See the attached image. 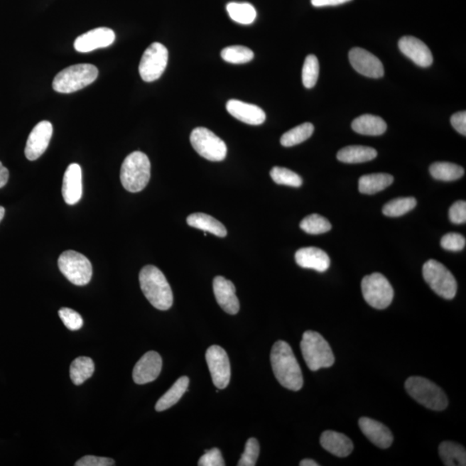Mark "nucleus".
<instances>
[{
    "mask_svg": "<svg viewBox=\"0 0 466 466\" xmlns=\"http://www.w3.org/2000/svg\"><path fill=\"white\" fill-rule=\"evenodd\" d=\"M271 362L276 379L283 387L293 391H298L303 388V372L287 342L278 340L273 345Z\"/></svg>",
    "mask_w": 466,
    "mask_h": 466,
    "instance_id": "obj_1",
    "label": "nucleus"
},
{
    "mask_svg": "<svg viewBox=\"0 0 466 466\" xmlns=\"http://www.w3.org/2000/svg\"><path fill=\"white\" fill-rule=\"evenodd\" d=\"M140 287L152 306L166 311L173 305V292L166 276L153 265L144 266L139 274Z\"/></svg>",
    "mask_w": 466,
    "mask_h": 466,
    "instance_id": "obj_2",
    "label": "nucleus"
},
{
    "mask_svg": "<svg viewBox=\"0 0 466 466\" xmlns=\"http://www.w3.org/2000/svg\"><path fill=\"white\" fill-rule=\"evenodd\" d=\"M151 162L141 151H134L124 159L120 170V180L124 190L139 193L146 188L151 179Z\"/></svg>",
    "mask_w": 466,
    "mask_h": 466,
    "instance_id": "obj_3",
    "label": "nucleus"
},
{
    "mask_svg": "<svg viewBox=\"0 0 466 466\" xmlns=\"http://www.w3.org/2000/svg\"><path fill=\"white\" fill-rule=\"evenodd\" d=\"M300 350L305 362L312 372L331 367L335 362L330 345L319 332H305L300 342Z\"/></svg>",
    "mask_w": 466,
    "mask_h": 466,
    "instance_id": "obj_4",
    "label": "nucleus"
},
{
    "mask_svg": "<svg viewBox=\"0 0 466 466\" xmlns=\"http://www.w3.org/2000/svg\"><path fill=\"white\" fill-rule=\"evenodd\" d=\"M405 389L413 400L431 411H442L448 408L447 395L438 385L425 377H409L406 381Z\"/></svg>",
    "mask_w": 466,
    "mask_h": 466,
    "instance_id": "obj_5",
    "label": "nucleus"
},
{
    "mask_svg": "<svg viewBox=\"0 0 466 466\" xmlns=\"http://www.w3.org/2000/svg\"><path fill=\"white\" fill-rule=\"evenodd\" d=\"M98 75V68L94 65L76 64L59 72L55 75L52 87L60 94H71L94 82Z\"/></svg>",
    "mask_w": 466,
    "mask_h": 466,
    "instance_id": "obj_6",
    "label": "nucleus"
},
{
    "mask_svg": "<svg viewBox=\"0 0 466 466\" xmlns=\"http://www.w3.org/2000/svg\"><path fill=\"white\" fill-rule=\"evenodd\" d=\"M423 277L430 288L442 298L452 300L457 294L455 277L445 265L436 260H428L423 265Z\"/></svg>",
    "mask_w": 466,
    "mask_h": 466,
    "instance_id": "obj_7",
    "label": "nucleus"
},
{
    "mask_svg": "<svg viewBox=\"0 0 466 466\" xmlns=\"http://www.w3.org/2000/svg\"><path fill=\"white\" fill-rule=\"evenodd\" d=\"M58 267L63 275L77 286H84L92 279V264L82 253L64 251L58 259Z\"/></svg>",
    "mask_w": 466,
    "mask_h": 466,
    "instance_id": "obj_8",
    "label": "nucleus"
},
{
    "mask_svg": "<svg viewBox=\"0 0 466 466\" xmlns=\"http://www.w3.org/2000/svg\"><path fill=\"white\" fill-rule=\"evenodd\" d=\"M361 288L364 298L369 306L381 310L391 304L394 289L386 277L381 273H373L364 276Z\"/></svg>",
    "mask_w": 466,
    "mask_h": 466,
    "instance_id": "obj_9",
    "label": "nucleus"
},
{
    "mask_svg": "<svg viewBox=\"0 0 466 466\" xmlns=\"http://www.w3.org/2000/svg\"><path fill=\"white\" fill-rule=\"evenodd\" d=\"M190 142L197 153L208 161L221 162L227 158L226 143L207 128H195L191 132Z\"/></svg>",
    "mask_w": 466,
    "mask_h": 466,
    "instance_id": "obj_10",
    "label": "nucleus"
},
{
    "mask_svg": "<svg viewBox=\"0 0 466 466\" xmlns=\"http://www.w3.org/2000/svg\"><path fill=\"white\" fill-rule=\"evenodd\" d=\"M168 61L167 48L160 43H154L148 47L139 64V74L146 82H155L166 71Z\"/></svg>",
    "mask_w": 466,
    "mask_h": 466,
    "instance_id": "obj_11",
    "label": "nucleus"
},
{
    "mask_svg": "<svg viewBox=\"0 0 466 466\" xmlns=\"http://www.w3.org/2000/svg\"><path fill=\"white\" fill-rule=\"evenodd\" d=\"M206 360L212 383L220 389H226L231 380V364L227 352L220 345H212L206 352Z\"/></svg>",
    "mask_w": 466,
    "mask_h": 466,
    "instance_id": "obj_12",
    "label": "nucleus"
},
{
    "mask_svg": "<svg viewBox=\"0 0 466 466\" xmlns=\"http://www.w3.org/2000/svg\"><path fill=\"white\" fill-rule=\"evenodd\" d=\"M349 60L354 70L367 77L379 79L383 77V63L376 55L361 48H354L349 52Z\"/></svg>",
    "mask_w": 466,
    "mask_h": 466,
    "instance_id": "obj_13",
    "label": "nucleus"
},
{
    "mask_svg": "<svg viewBox=\"0 0 466 466\" xmlns=\"http://www.w3.org/2000/svg\"><path fill=\"white\" fill-rule=\"evenodd\" d=\"M53 134V126L43 120L31 131L28 138L25 153L28 160L35 161L46 151Z\"/></svg>",
    "mask_w": 466,
    "mask_h": 466,
    "instance_id": "obj_14",
    "label": "nucleus"
},
{
    "mask_svg": "<svg viewBox=\"0 0 466 466\" xmlns=\"http://www.w3.org/2000/svg\"><path fill=\"white\" fill-rule=\"evenodd\" d=\"M114 31L110 28L100 27L80 35L75 42V49L80 53H88L109 47L115 41Z\"/></svg>",
    "mask_w": 466,
    "mask_h": 466,
    "instance_id": "obj_15",
    "label": "nucleus"
},
{
    "mask_svg": "<svg viewBox=\"0 0 466 466\" xmlns=\"http://www.w3.org/2000/svg\"><path fill=\"white\" fill-rule=\"evenodd\" d=\"M163 359L158 352H148L136 364L134 380L136 384H146L158 379L162 372Z\"/></svg>",
    "mask_w": 466,
    "mask_h": 466,
    "instance_id": "obj_16",
    "label": "nucleus"
},
{
    "mask_svg": "<svg viewBox=\"0 0 466 466\" xmlns=\"http://www.w3.org/2000/svg\"><path fill=\"white\" fill-rule=\"evenodd\" d=\"M214 292L217 303L229 315H234L239 311V300L236 296V288L231 281L223 276L214 279Z\"/></svg>",
    "mask_w": 466,
    "mask_h": 466,
    "instance_id": "obj_17",
    "label": "nucleus"
},
{
    "mask_svg": "<svg viewBox=\"0 0 466 466\" xmlns=\"http://www.w3.org/2000/svg\"><path fill=\"white\" fill-rule=\"evenodd\" d=\"M399 46L401 53L412 60L416 65L423 67L432 65L433 58L431 50L420 39L403 37L399 40Z\"/></svg>",
    "mask_w": 466,
    "mask_h": 466,
    "instance_id": "obj_18",
    "label": "nucleus"
},
{
    "mask_svg": "<svg viewBox=\"0 0 466 466\" xmlns=\"http://www.w3.org/2000/svg\"><path fill=\"white\" fill-rule=\"evenodd\" d=\"M359 426L364 436L377 448L387 449L392 445L394 436L391 430L379 421L362 417L359 421Z\"/></svg>",
    "mask_w": 466,
    "mask_h": 466,
    "instance_id": "obj_19",
    "label": "nucleus"
},
{
    "mask_svg": "<svg viewBox=\"0 0 466 466\" xmlns=\"http://www.w3.org/2000/svg\"><path fill=\"white\" fill-rule=\"evenodd\" d=\"M227 110L239 121L251 124V126H259V124H264L266 119V114L262 108L238 99L229 100L227 103Z\"/></svg>",
    "mask_w": 466,
    "mask_h": 466,
    "instance_id": "obj_20",
    "label": "nucleus"
},
{
    "mask_svg": "<svg viewBox=\"0 0 466 466\" xmlns=\"http://www.w3.org/2000/svg\"><path fill=\"white\" fill-rule=\"evenodd\" d=\"M63 196L67 205L77 204L82 196V168L77 163H71L64 174Z\"/></svg>",
    "mask_w": 466,
    "mask_h": 466,
    "instance_id": "obj_21",
    "label": "nucleus"
},
{
    "mask_svg": "<svg viewBox=\"0 0 466 466\" xmlns=\"http://www.w3.org/2000/svg\"><path fill=\"white\" fill-rule=\"evenodd\" d=\"M296 262L300 267L325 272L330 267L329 256L321 249L316 247L301 248L296 253Z\"/></svg>",
    "mask_w": 466,
    "mask_h": 466,
    "instance_id": "obj_22",
    "label": "nucleus"
},
{
    "mask_svg": "<svg viewBox=\"0 0 466 466\" xmlns=\"http://www.w3.org/2000/svg\"><path fill=\"white\" fill-rule=\"evenodd\" d=\"M320 441L325 451L339 457H347L353 451L352 441L343 433L327 430L323 433Z\"/></svg>",
    "mask_w": 466,
    "mask_h": 466,
    "instance_id": "obj_23",
    "label": "nucleus"
},
{
    "mask_svg": "<svg viewBox=\"0 0 466 466\" xmlns=\"http://www.w3.org/2000/svg\"><path fill=\"white\" fill-rule=\"evenodd\" d=\"M352 130L367 136H379L387 130V124L379 116L364 114L353 120Z\"/></svg>",
    "mask_w": 466,
    "mask_h": 466,
    "instance_id": "obj_24",
    "label": "nucleus"
},
{
    "mask_svg": "<svg viewBox=\"0 0 466 466\" xmlns=\"http://www.w3.org/2000/svg\"><path fill=\"white\" fill-rule=\"evenodd\" d=\"M187 223L191 227L210 232L220 238H224L227 235V228L222 223L215 219L214 217L202 214V212H195V214L188 216Z\"/></svg>",
    "mask_w": 466,
    "mask_h": 466,
    "instance_id": "obj_25",
    "label": "nucleus"
},
{
    "mask_svg": "<svg viewBox=\"0 0 466 466\" xmlns=\"http://www.w3.org/2000/svg\"><path fill=\"white\" fill-rule=\"evenodd\" d=\"M376 156L377 152L375 148L352 146L341 148L337 152V158L345 163H362L375 159Z\"/></svg>",
    "mask_w": 466,
    "mask_h": 466,
    "instance_id": "obj_26",
    "label": "nucleus"
},
{
    "mask_svg": "<svg viewBox=\"0 0 466 466\" xmlns=\"http://www.w3.org/2000/svg\"><path fill=\"white\" fill-rule=\"evenodd\" d=\"M190 385V379L188 376H182L175 381L173 386L161 397L156 404V411L162 412L173 407L182 399L185 392L188 391Z\"/></svg>",
    "mask_w": 466,
    "mask_h": 466,
    "instance_id": "obj_27",
    "label": "nucleus"
},
{
    "mask_svg": "<svg viewBox=\"0 0 466 466\" xmlns=\"http://www.w3.org/2000/svg\"><path fill=\"white\" fill-rule=\"evenodd\" d=\"M393 182V176L384 173L363 175L359 180V190L362 194L374 195L391 186Z\"/></svg>",
    "mask_w": 466,
    "mask_h": 466,
    "instance_id": "obj_28",
    "label": "nucleus"
},
{
    "mask_svg": "<svg viewBox=\"0 0 466 466\" xmlns=\"http://www.w3.org/2000/svg\"><path fill=\"white\" fill-rule=\"evenodd\" d=\"M440 457L447 466L466 465V451L463 445L452 441H444L440 445Z\"/></svg>",
    "mask_w": 466,
    "mask_h": 466,
    "instance_id": "obj_29",
    "label": "nucleus"
},
{
    "mask_svg": "<svg viewBox=\"0 0 466 466\" xmlns=\"http://www.w3.org/2000/svg\"><path fill=\"white\" fill-rule=\"evenodd\" d=\"M94 363L90 357H79L71 364L70 379L75 385H82L94 375Z\"/></svg>",
    "mask_w": 466,
    "mask_h": 466,
    "instance_id": "obj_30",
    "label": "nucleus"
},
{
    "mask_svg": "<svg viewBox=\"0 0 466 466\" xmlns=\"http://www.w3.org/2000/svg\"><path fill=\"white\" fill-rule=\"evenodd\" d=\"M430 174L436 180L453 182L465 175L464 168L452 163H435L429 168Z\"/></svg>",
    "mask_w": 466,
    "mask_h": 466,
    "instance_id": "obj_31",
    "label": "nucleus"
},
{
    "mask_svg": "<svg viewBox=\"0 0 466 466\" xmlns=\"http://www.w3.org/2000/svg\"><path fill=\"white\" fill-rule=\"evenodd\" d=\"M227 10L233 21L241 25H251L256 18L254 6L249 3L231 2L227 6Z\"/></svg>",
    "mask_w": 466,
    "mask_h": 466,
    "instance_id": "obj_32",
    "label": "nucleus"
},
{
    "mask_svg": "<svg viewBox=\"0 0 466 466\" xmlns=\"http://www.w3.org/2000/svg\"><path fill=\"white\" fill-rule=\"evenodd\" d=\"M315 131V126L311 123H304L293 128L281 138V144L284 147L297 146L310 138Z\"/></svg>",
    "mask_w": 466,
    "mask_h": 466,
    "instance_id": "obj_33",
    "label": "nucleus"
},
{
    "mask_svg": "<svg viewBox=\"0 0 466 466\" xmlns=\"http://www.w3.org/2000/svg\"><path fill=\"white\" fill-rule=\"evenodd\" d=\"M416 200L413 197H405L391 200L385 205L383 212L388 217H400L413 210L416 207Z\"/></svg>",
    "mask_w": 466,
    "mask_h": 466,
    "instance_id": "obj_34",
    "label": "nucleus"
},
{
    "mask_svg": "<svg viewBox=\"0 0 466 466\" xmlns=\"http://www.w3.org/2000/svg\"><path fill=\"white\" fill-rule=\"evenodd\" d=\"M300 227L308 234L317 235L330 231L332 224L324 217L315 214L301 220Z\"/></svg>",
    "mask_w": 466,
    "mask_h": 466,
    "instance_id": "obj_35",
    "label": "nucleus"
},
{
    "mask_svg": "<svg viewBox=\"0 0 466 466\" xmlns=\"http://www.w3.org/2000/svg\"><path fill=\"white\" fill-rule=\"evenodd\" d=\"M221 58L229 63L244 64L251 62L254 58V53L247 47L230 46L221 51Z\"/></svg>",
    "mask_w": 466,
    "mask_h": 466,
    "instance_id": "obj_36",
    "label": "nucleus"
},
{
    "mask_svg": "<svg viewBox=\"0 0 466 466\" xmlns=\"http://www.w3.org/2000/svg\"><path fill=\"white\" fill-rule=\"evenodd\" d=\"M271 176L276 184L285 185V186L299 188L303 183V178L299 175L286 168H273Z\"/></svg>",
    "mask_w": 466,
    "mask_h": 466,
    "instance_id": "obj_37",
    "label": "nucleus"
},
{
    "mask_svg": "<svg viewBox=\"0 0 466 466\" xmlns=\"http://www.w3.org/2000/svg\"><path fill=\"white\" fill-rule=\"evenodd\" d=\"M320 64L315 55H309L305 60L303 67V83L306 88H313L319 78Z\"/></svg>",
    "mask_w": 466,
    "mask_h": 466,
    "instance_id": "obj_38",
    "label": "nucleus"
},
{
    "mask_svg": "<svg viewBox=\"0 0 466 466\" xmlns=\"http://www.w3.org/2000/svg\"><path fill=\"white\" fill-rule=\"evenodd\" d=\"M260 453V445L258 440L250 438L246 442L244 452L241 456L238 466H255Z\"/></svg>",
    "mask_w": 466,
    "mask_h": 466,
    "instance_id": "obj_39",
    "label": "nucleus"
},
{
    "mask_svg": "<svg viewBox=\"0 0 466 466\" xmlns=\"http://www.w3.org/2000/svg\"><path fill=\"white\" fill-rule=\"evenodd\" d=\"M58 315L68 330L78 331L82 327V317L73 309L63 308L60 309Z\"/></svg>",
    "mask_w": 466,
    "mask_h": 466,
    "instance_id": "obj_40",
    "label": "nucleus"
},
{
    "mask_svg": "<svg viewBox=\"0 0 466 466\" xmlns=\"http://www.w3.org/2000/svg\"><path fill=\"white\" fill-rule=\"evenodd\" d=\"M466 240L460 233L450 232L441 239L442 248L450 251H460L465 246Z\"/></svg>",
    "mask_w": 466,
    "mask_h": 466,
    "instance_id": "obj_41",
    "label": "nucleus"
},
{
    "mask_svg": "<svg viewBox=\"0 0 466 466\" xmlns=\"http://www.w3.org/2000/svg\"><path fill=\"white\" fill-rule=\"evenodd\" d=\"M199 466H224V460L218 448H212L205 453L198 462Z\"/></svg>",
    "mask_w": 466,
    "mask_h": 466,
    "instance_id": "obj_42",
    "label": "nucleus"
},
{
    "mask_svg": "<svg viewBox=\"0 0 466 466\" xmlns=\"http://www.w3.org/2000/svg\"><path fill=\"white\" fill-rule=\"evenodd\" d=\"M449 219L453 224H461L466 222V202L459 200L453 205L449 210Z\"/></svg>",
    "mask_w": 466,
    "mask_h": 466,
    "instance_id": "obj_43",
    "label": "nucleus"
},
{
    "mask_svg": "<svg viewBox=\"0 0 466 466\" xmlns=\"http://www.w3.org/2000/svg\"><path fill=\"white\" fill-rule=\"evenodd\" d=\"M75 466H112L115 461L106 457H96L92 455L84 456L76 462Z\"/></svg>",
    "mask_w": 466,
    "mask_h": 466,
    "instance_id": "obj_44",
    "label": "nucleus"
},
{
    "mask_svg": "<svg viewBox=\"0 0 466 466\" xmlns=\"http://www.w3.org/2000/svg\"><path fill=\"white\" fill-rule=\"evenodd\" d=\"M451 124L454 129L459 134L466 135V112L465 111L454 114L451 118Z\"/></svg>",
    "mask_w": 466,
    "mask_h": 466,
    "instance_id": "obj_45",
    "label": "nucleus"
},
{
    "mask_svg": "<svg viewBox=\"0 0 466 466\" xmlns=\"http://www.w3.org/2000/svg\"><path fill=\"white\" fill-rule=\"evenodd\" d=\"M350 1L352 0H311L312 5L315 7L335 6Z\"/></svg>",
    "mask_w": 466,
    "mask_h": 466,
    "instance_id": "obj_46",
    "label": "nucleus"
},
{
    "mask_svg": "<svg viewBox=\"0 0 466 466\" xmlns=\"http://www.w3.org/2000/svg\"><path fill=\"white\" fill-rule=\"evenodd\" d=\"M9 180V170L0 162V188L5 187Z\"/></svg>",
    "mask_w": 466,
    "mask_h": 466,
    "instance_id": "obj_47",
    "label": "nucleus"
},
{
    "mask_svg": "<svg viewBox=\"0 0 466 466\" xmlns=\"http://www.w3.org/2000/svg\"><path fill=\"white\" fill-rule=\"evenodd\" d=\"M300 465V466H319L320 465L317 463V462H315V460L306 459V460H301Z\"/></svg>",
    "mask_w": 466,
    "mask_h": 466,
    "instance_id": "obj_48",
    "label": "nucleus"
},
{
    "mask_svg": "<svg viewBox=\"0 0 466 466\" xmlns=\"http://www.w3.org/2000/svg\"><path fill=\"white\" fill-rule=\"evenodd\" d=\"M5 212H6L5 208L0 206V222H1L4 216H5Z\"/></svg>",
    "mask_w": 466,
    "mask_h": 466,
    "instance_id": "obj_49",
    "label": "nucleus"
}]
</instances>
